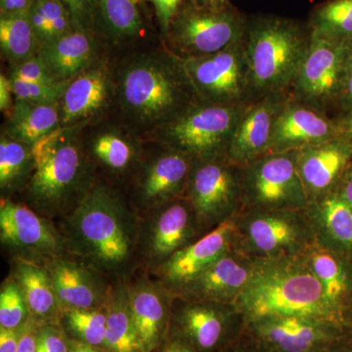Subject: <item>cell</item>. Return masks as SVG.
I'll return each mask as SVG.
<instances>
[{"mask_svg": "<svg viewBox=\"0 0 352 352\" xmlns=\"http://www.w3.org/2000/svg\"><path fill=\"white\" fill-rule=\"evenodd\" d=\"M69 256L110 282L127 280L138 270L139 217L127 197L95 182L75 208L59 219Z\"/></svg>", "mask_w": 352, "mask_h": 352, "instance_id": "1", "label": "cell"}, {"mask_svg": "<svg viewBox=\"0 0 352 352\" xmlns=\"http://www.w3.org/2000/svg\"><path fill=\"white\" fill-rule=\"evenodd\" d=\"M113 85L116 101L129 129L144 136L200 101L182 59L166 48L127 59Z\"/></svg>", "mask_w": 352, "mask_h": 352, "instance_id": "2", "label": "cell"}, {"mask_svg": "<svg viewBox=\"0 0 352 352\" xmlns=\"http://www.w3.org/2000/svg\"><path fill=\"white\" fill-rule=\"evenodd\" d=\"M258 261L254 277L235 303L245 324L276 316L311 317L340 327L346 323L302 254Z\"/></svg>", "mask_w": 352, "mask_h": 352, "instance_id": "3", "label": "cell"}, {"mask_svg": "<svg viewBox=\"0 0 352 352\" xmlns=\"http://www.w3.org/2000/svg\"><path fill=\"white\" fill-rule=\"evenodd\" d=\"M78 127H59L32 146L34 168L25 205L48 219H62L96 182Z\"/></svg>", "mask_w": 352, "mask_h": 352, "instance_id": "4", "label": "cell"}, {"mask_svg": "<svg viewBox=\"0 0 352 352\" xmlns=\"http://www.w3.org/2000/svg\"><path fill=\"white\" fill-rule=\"evenodd\" d=\"M311 41L307 22L276 15L249 17L244 47L256 100L289 91Z\"/></svg>", "mask_w": 352, "mask_h": 352, "instance_id": "5", "label": "cell"}, {"mask_svg": "<svg viewBox=\"0 0 352 352\" xmlns=\"http://www.w3.org/2000/svg\"><path fill=\"white\" fill-rule=\"evenodd\" d=\"M248 106L198 101L145 138L193 160L227 156L234 132Z\"/></svg>", "mask_w": 352, "mask_h": 352, "instance_id": "6", "label": "cell"}, {"mask_svg": "<svg viewBox=\"0 0 352 352\" xmlns=\"http://www.w3.org/2000/svg\"><path fill=\"white\" fill-rule=\"evenodd\" d=\"M314 242L307 210H243L237 215L235 245L252 258L300 256Z\"/></svg>", "mask_w": 352, "mask_h": 352, "instance_id": "7", "label": "cell"}, {"mask_svg": "<svg viewBox=\"0 0 352 352\" xmlns=\"http://www.w3.org/2000/svg\"><path fill=\"white\" fill-rule=\"evenodd\" d=\"M248 20L235 6L215 10L186 0L164 36V44L180 59L207 56L242 41Z\"/></svg>", "mask_w": 352, "mask_h": 352, "instance_id": "8", "label": "cell"}, {"mask_svg": "<svg viewBox=\"0 0 352 352\" xmlns=\"http://www.w3.org/2000/svg\"><path fill=\"white\" fill-rule=\"evenodd\" d=\"M185 196L205 235L243 210L242 166L227 156L194 159Z\"/></svg>", "mask_w": 352, "mask_h": 352, "instance_id": "9", "label": "cell"}, {"mask_svg": "<svg viewBox=\"0 0 352 352\" xmlns=\"http://www.w3.org/2000/svg\"><path fill=\"white\" fill-rule=\"evenodd\" d=\"M242 170L243 210H307L298 151L267 153L242 166Z\"/></svg>", "mask_w": 352, "mask_h": 352, "instance_id": "10", "label": "cell"}, {"mask_svg": "<svg viewBox=\"0 0 352 352\" xmlns=\"http://www.w3.org/2000/svg\"><path fill=\"white\" fill-rule=\"evenodd\" d=\"M201 236L195 212L186 196L160 206L139 217L138 270L151 274Z\"/></svg>", "mask_w": 352, "mask_h": 352, "instance_id": "11", "label": "cell"}, {"mask_svg": "<svg viewBox=\"0 0 352 352\" xmlns=\"http://www.w3.org/2000/svg\"><path fill=\"white\" fill-rule=\"evenodd\" d=\"M182 61L200 101L229 106L256 101L244 39L214 54Z\"/></svg>", "mask_w": 352, "mask_h": 352, "instance_id": "12", "label": "cell"}, {"mask_svg": "<svg viewBox=\"0 0 352 352\" xmlns=\"http://www.w3.org/2000/svg\"><path fill=\"white\" fill-rule=\"evenodd\" d=\"M352 43H337L312 36L311 45L296 74L289 94L337 119Z\"/></svg>", "mask_w": 352, "mask_h": 352, "instance_id": "13", "label": "cell"}, {"mask_svg": "<svg viewBox=\"0 0 352 352\" xmlns=\"http://www.w3.org/2000/svg\"><path fill=\"white\" fill-rule=\"evenodd\" d=\"M243 326L244 317L235 305L173 298L168 333L186 340L197 352H223Z\"/></svg>", "mask_w": 352, "mask_h": 352, "instance_id": "14", "label": "cell"}, {"mask_svg": "<svg viewBox=\"0 0 352 352\" xmlns=\"http://www.w3.org/2000/svg\"><path fill=\"white\" fill-rule=\"evenodd\" d=\"M0 241L12 258L45 263L69 254L61 232L47 217L19 201L1 197Z\"/></svg>", "mask_w": 352, "mask_h": 352, "instance_id": "15", "label": "cell"}, {"mask_svg": "<svg viewBox=\"0 0 352 352\" xmlns=\"http://www.w3.org/2000/svg\"><path fill=\"white\" fill-rule=\"evenodd\" d=\"M157 146L154 154H143L129 187L127 199L139 217L186 193L193 159L182 152Z\"/></svg>", "mask_w": 352, "mask_h": 352, "instance_id": "16", "label": "cell"}, {"mask_svg": "<svg viewBox=\"0 0 352 352\" xmlns=\"http://www.w3.org/2000/svg\"><path fill=\"white\" fill-rule=\"evenodd\" d=\"M270 352H326L340 338V326L302 316L266 317L245 324Z\"/></svg>", "mask_w": 352, "mask_h": 352, "instance_id": "17", "label": "cell"}, {"mask_svg": "<svg viewBox=\"0 0 352 352\" xmlns=\"http://www.w3.org/2000/svg\"><path fill=\"white\" fill-rule=\"evenodd\" d=\"M129 305L142 352L161 349L170 332L175 296L149 273L138 270L127 279Z\"/></svg>", "mask_w": 352, "mask_h": 352, "instance_id": "18", "label": "cell"}, {"mask_svg": "<svg viewBox=\"0 0 352 352\" xmlns=\"http://www.w3.org/2000/svg\"><path fill=\"white\" fill-rule=\"evenodd\" d=\"M237 215L176 252L152 276L175 295L233 247Z\"/></svg>", "mask_w": 352, "mask_h": 352, "instance_id": "19", "label": "cell"}, {"mask_svg": "<svg viewBox=\"0 0 352 352\" xmlns=\"http://www.w3.org/2000/svg\"><path fill=\"white\" fill-rule=\"evenodd\" d=\"M258 263V259L248 256L234 244L223 256L173 296L189 300L235 305L254 277Z\"/></svg>", "mask_w": 352, "mask_h": 352, "instance_id": "20", "label": "cell"}, {"mask_svg": "<svg viewBox=\"0 0 352 352\" xmlns=\"http://www.w3.org/2000/svg\"><path fill=\"white\" fill-rule=\"evenodd\" d=\"M115 97L113 76L97 61L69 80L59 102L61 127H80L98 119Z\"/></svg>", "mask_w": 352, "mask_h": 352, "instance_id": "21", "label": "cell"}, {"mask_svg": "<svg viewBox=\"0 0 352 352\" xmlns=\"http://www.w3.org/2000/svg\"><path fill=\"white\" fill-rule=\"evenodd\" d=\"M340 138L337 120L296 100L289 94L273 129L270 151H300Z\"/></svg>", "mask_w": 352, "mask_h": 352, "instance_id": "22", "label": "cell"}, {"mask_svg": "<svg viewBox=\"0 0 352 352\" xmlns=\"http://www.w3.org/2000/svg\"><path fill=\"white\" fill-rule=\"evenodd\" d=\"M289 97V92L268 95L248 106L227 150L231 162L245 166L270 153L275 122Z\"/></svg>", "mask_w": 352, "mask_h": 352, "instance_id": "23", "label": "cell"}, {"mask_svg": "<svg viewBox=\"0 0 352 352\" xmlns=\"http://www.w3.org/2000/svg\"><path fill=\"white\" fill-rule=\"evenodd\" d=\"M61 308L92 309L107 302L112 282L91 267L67 254L44 263Z\"/></svg>", "mask_w": 352, "mask_h": 352, "instance_id": "24", "label": "cell"}, {"mask_svg": "<svg viewBox=\"0 0 352 352\" xmlns=\"http://www.w3.org/2000/svg\"><path fill=\"white\" fill-rule=\"evenodd\" d=\"M352 162V148L342 138L298 151V170L309 204L333 193Z\"/></svg>", "mask_w": 352, "mask_h": 352, "instance_id": "25", "label": "cell"}, {"mask_svg": "<svg viewBox=\"0 0 352 352\" xmlns=\"http://www.w3.org/2000/svg\"><path fill=\"white\" fill-rule=\"evenodd\" d=\"M83 146L94 170L117 180L131 182L144 154L140 139L119 126L100 127Z\"/></svg>", "mask_w": 352, "mask_h": 352, "instance_id": "26", "label": "cell"}, {"mask_svg": "<svg viewBox=\"0 0 352 352\" xmlns=\"http://www.w3.org/2000/svg\"><path fill=\"white\" fill-rule=\"evenodd\" d=\"M38 55L59 82H69L98 61L94 36L80 30L43 44Z\"/></svg>", "mask_w": 352, "mask_h": 352, "instance_id": "27", "label": "cell"}, {"mask_svg": "<svg viewBox=\"0 0 352 352\" xmlns=\"http://www.w3.org/2000/svg\"><path fill=\"white\" fill-rule=\"evenodd\" d=\"M307 214L318 244L344 256L352 254V208L337 192L309 204Z\"/></svg>", "mask_w": 352, "mask_h": 352, "instance_id": "28", "label": "cell"}, {"mask_svg": "<svg viewBox=\"0 0 352 352\" xmlns=\"http://www.w3.org/2000/svg\"><path fill=\"white\" fill-rule=\"evenodd\" d=\"M11 266V276L19 285L32 318L41 324L59 319L61 307L46 266L22 258H12Z\"/></svg>", "mask_w": 352, "mask_h": 352, "instance_id": "29", "label": "cell"}, {"mask_svg": "<svg viewBox=\"0 0 352 352\" xmlns=\"http://www.w3.org/2000/svg\"><path fill=\"white\" fill-rule=\"evenodd\" d=\"M333 307L346 316V300L352 291V272L346 256L315 241L302 254Z\"/></svg>", "mask_w": 352, "mask_h": 352, "instance_id": "30", "label": "cell"}, {"mask_svg": "<svg viewBox=\"0 0 352 352\" xmlns=\"http://www.w3.org/2000/svg\"><path fill=\"white\" fill-rule=\"evenodd\" d=\"M6 118L3 133L9 138L32 146L61 127L59 102L32 103L15 101Z\"/></svg>", "mask_w": 352, "mask_h": 352, "instance_id": "31", "label": "cell"}, {"mask_svg": "<svg viewBox=\"0 0 352 352\" xmlns=\"http://www.w3.org/2000/svg\"><path fill=\"white\" fill-rule=\"evenodd\" d=\"M105 349L109 352H142L132 319L127 280L111 285L107 302Z\"/></svg>", "mask_w": 352, "mask_h": 352, "instance_id": "32", "label": "cell"}, {"mask_svg": "<svg viewBox=\"0 0 352 352\" xmlns=\"http://www.w3.org/2000/svg\"><path fill=\"white\" fill-rule=\"evenodd\" d=\"M34 168L32 146L1 133L0 138V190L1 197L24 191Z\"/></svg>", "mask_w": 352, "mask_h": 352, "instance_id": "33", "label": "cell"}, {"mask_svg": "<svg viewBox=\"0 0 352 352\" xmlns=\"http://www.w3.org/2000/svg\"><path fill=\"white\" fill-rule=\"evenodd\" d=\"M314 38L352 43V0H327L314 7L307 21Z\"/></svg>", "mask_w": 352, "mask_h": 352, "instance_id": "34", "label": "cell"}, {"mask_svg": "<svg viewBox=\"0 0 352 352\" xmlns=\"http://www.w3.org/2000/svg\"><path fill=\"white\" fill-rule=\"evenodd\" d=\"M41 47L28 13L0 15V48L11 64L36 56Z\"/></svg>", "mask_w": 352, "mask_h": 352, "instance_id": "35", "label": "cell"}, {"mask_svg": "<svg viewBox=\"0 0 352 352\" xmlns=\"http://www.w3.org/2000/svg\"><path fill=\"white\" fill-rule=\"evenodd\" d=\"M62 327L73 339L89 346L105 349L107 310L105 305L92 309L61 308Z\"/></svg>", "mask_w": 352, "mask_h": 352, "instance_id": "36", "label": "cell"}, {"mask_svg": "<svg viewBox=\"0 0 352 352\" xmlns=\"http://www.w3.org/2000/svg\"><path fill=\"white\" fill-rule=\"evenodd\" d=\"M140 0H97L101 19L109 34L118 39L136 38L144 30Z\"/></svg>", "mask_w": 352, "mask_h": 352, "instance_id": "37", "label": "cell"}, {"mask_svg": "<svg viewBox=\"0 0 352 352\" xmlns=\"http://www.w3.org/2000/svg\"><path fill=\"white\" fill-rule=\"evenodd\" d=\"M28 15L41 45L75 30L69 11L60 0H36Z\"/></svg>", "mask_w": 352, "mask_h": 352, "instance_id": "38", "label": "cell"}, {"mask_svg": "<svg viewBox=\"0 0 352 352\" xmlns=\"http://www.w3.org/2000/svg\"><path fill=\"white\" fill-rule=\"evenodd\" d=\"M31 317L19 285L10 275L0 289V328L18 330Z\"/></svg>", "mask_w": 352, "mask_h": 352, "instance_id": "39", "label": "cell"}, {"mask_svg": "<svg viewBox=\"0 0 352 352\" xmlns=\"http://www.w3.org/2000/svg\"><path fill=\"white\" fill-rule=\"evenodd\" d=\"M15 101L32 103H58L63 96L69 82L48 83L31 82L19 78H11Z\"/></svg>", "mask_w": 352, "mask_h": 352, "instance_id": "40", "label": "cell"}, {"mask_svg": "<svg viewBox=\"0 0 352 352\" xmlns=\"http://www.w3.org/2000/svg\"><path fill=\"white\" fill-rule=\"evenodd\" d=\"M36 352H69V340L63 327L55 322L41 324Z\"/></svg>", "mask_w": 352, "mask_h": 352, "instance_id": "41", "label": "cell"}, {"mask_svg": "<svg viewBox=\"0 0 352 352\" xmlns=\"http://www.w3.org/2000/svg\"><path fill=\"white\" fill-rule=\"evenodd\" d=\"M9 76L31 82L48 83V85L59 82L53 78L50 69L38 55L25 60L22 63L12 65Z\"/></svg>", "mask_w": 352, "mask_h": 352, "instance_id": "42", "label": "cell"}, {"mask_svg": "<svg viewBox=\"0 0 352 352\" xmlns=\"http://www.w3.org/2000/svg\"><path fill=\"white\" fill-rule=\"evenodd\" d=\"M154 6L162 36H166L173 18L186 0H150Z\"/></svg>", "mask_w": 352, "mask_h": 352, "instance_id": "43", "label": "cell"}, {"mask_svg": "<svg viewBox=\"0 0 352 352\" xmlns=\"http://www.w3.org/2000/svg\"><path fill=\"white\" fill-rule=\"evenodd\" d=\"M71 15L75 30L87 31L85 23L91 7V0H60Z\"/></svg>", "mask_w": 352, "mask_h": 352, "instance_id": "44", "label": "cell"}, {"mask_svg": "<svg viewBox=\"0 0 352 352\" xmlns=\"http://www.w3.org/2000/svg\"><path fill=\"white\" fill-rule=\"evenodd\" d=\"M41 324L31 317L19 329V346L17 352H36L38 329Z\"/></svg>", "mask_w": 352, "mask_h": 352, "instance_id": "45", "label": "cell"}, {"mask_svg": "<svg viewBox=\"0 0 352 352\" xmlns=\"http://www.w3.org/2000/svg\"><path fill=\"white\" fill-rule=\"evenodd\" d=\"M349 112H352V50L347 61L346 76H344V85H342L340 97L338 117Z\"/></svg>", "mask_w": 352, "mask_h": 352, "instance_id": "46", "label": "cell"}, {"mask_svg": "<svg viewBox=\"0 0 352 352\" xmlns=\"http://www.w3.org/2000/svg\"><path fill=\"white\" fill-rule=\"evenodd\" d=\"M15 98H14L12 83L9 76L0 75V110L7 117L12 110Z\"/></svg>", "mask_w": 352, "mask_h": 352, "instance_id": "47", "label": "cell"}, {"mask_svg": "<svg viewBox=\"0 0 352 352\" xmlns=\"http://www.w3.org/2000/svg\"><path fill=\"white\" fill-rule=\"evenodd\" d=\"M36 0H0L1 15L29 13Z\"/></svg>", "mask_w": 352, "mask_h": 352, "instance_id": "48", "label": "cell"}, {"mask_svg": "<svg viewBox=\"0 0 352 352\" xmlns=\"http://www.w3.org/2000/svg\"><path fill=\"white\" fill-rule=\"evenodd\" d=\"M19 346V329L0 328V352H17Z\"/></svg>", "mask_w": 352, "mask_h": 352, "instance_id": "49", "label": "cell"}, {"mask_svg": "<svg viewBox=\"0 0 352 352\" xmlns=\"http://www.w3.org/2000/svg\"><path fill=\"white\" fill-rule=\"evenodd\" d=\"M159 352H197L186 340L177 336L168 333V338L160 349Z\"/></svg>", "mask_w": 352, "mask_h": 352, "instance_id": "50", "label": "cell"}, {"mask_svg": "<svg viewBox=\"0 0 352 352\" xmlns=\"http://www.w3.org/2000/svg\"><path fill=\"white\" fill-rule=\"evenodd\" d=\"M336 192H337V193L346 201L347 205L352 208V162L351 166L347 168L346 173L342 176V180H340L339 186H338Z\"/></svg>", "mask_w": 352, "mask_h": 352, "instance_id": "51", "label": "cell"}, {"mask_svg": "<svg viewBox=\"0 0 352 352\" xmlns=\"http://www.w3.org/2000/svg\"><path fill=\"white\" fill-rule=\"evenodd\" d=\"M336 120L339 124L340 138H344L352 148V112L344 113Z\"/></svg>", "mask_w": 352, "mask_h": 352, "instance_id": "52", "label": "cell"}, {"mask_svg": "<svg viewBox=\"0 0 352 352\" xmlns=\"http://www.w3.org/2000/svg\"><path fill=\"white\" fill-rule=\"evenodd\" d=\"M223 352H270L266 351L259 342L254 340V342L240 344L235 342Z\"/></svg>", "mask_w": 352, "mask_h": 352, "instance_id": "53", "label": "cell"}, {"mask_svg": "<svg viewBox=\"0 0 352 352\" xmlns=\"http://www.w3.org/2000/svg\"><path fill=\"white\" fill-rule=\"evenodd\" d=\"M191 1L196 6L215 9V10H224L234 6L230 0H191Z\"/></svg>", "mask_w": 352, "mask_h": 352, "instance_id": "54", "label": "cell"}, {"mask_svg": "<svg viewBox=\"0 0 352 352\" xmlns=\"http://www.w3.org/2000/svg\"><path fill=\"white\" fill-rule=\"evenodd\" d=\"M69 352H109L100 347L89 346L75 340H69Z\"/></svg>", "mask_w": 352, "mask_h": 352, "instance_id": "55", "label": "cell"}, {"mask_svg": "<svg viewBox=\"0 0 352 352\" xmlns=\"http://www.w3.org/2000/svg\"><path fill=\"white\" fill-rule=\"evenodd\" d=\"M352 352V351H351Z\"/></svg>", "mask_w": 352, "mask_h": 352, "instance_id": "56", "label": "cell"}]
</instances>
